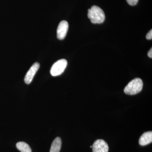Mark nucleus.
Here are the masks:
<instances>
[{"instance_id":"nucleus-9","label":"nucleus","mask_w":152,"mask_h":152,"mask_svg":"<svg viewBox=\"0 0 152 152\" xmlns=\"http://www.w3.org/2000/svg\"><path fill=\"white\" fill-rule=\"evenodd\" d=\"M16 147L21 152H32L29 145L25 142H20L17 143Z\"/></svg>"},{"instance_id":"nucleus-10","label":"nucleus","mask_w":152,"mask_h":152,"mask_svg":"<svg viewBox=\"0 0 152 152\" xmlns=\"http://www.w3.org/2000/svg\"><path fill=\"white\" fill-rule=\"evenodd\" d=\"M138 1L139 0H126L128 4L131 6L136 5L137 4Z\"/></svg>"},{"instance_id":"nucleus-12","label":"nucleus","mask_w":152,"mask_h":152,"mask_svg":"<svg viewBox=\"0 0 152 152\" xmlns=\"http://www.w3.org/2000/svg\"><path fill=\"white\" fill-rule=\"evenodd\" d=\"M148 56L150 57V58H152V48L151 49V50L149 51V52H148Z\"/></svg>"},{"instance_id":"nucleus-7","label":"nucleus","mask_w":152,"mask_h":152,"mask_svg":"<svg viewBox=\"0 0 152 152\" xmlns=\"http://www.w3.org/2000/svg\"><path fill=\"white\" fill-rule=\"evenodd\" d=\"M152 142V132L144 133L139 140V143L142 146L148 145Z\"/></svg>"},{"instance_id":"nucleus-6","label":"nucleus","mask_w":152,"mask_h":152,"mask_svg":"<svg viewBox=\"0 0 152 152\" xmlns=\"http://www.w3.org/2000/svg\"><path fill=\"white\" fill-rule=\"evenodd\" d=\"M40 64L37 62L34 63L32 66L30 68L27 73L25 76L24 81L25 83L27 84H29L32 81L33 79L37 72L39 68Z\"/></svg>"},{"instance_id":"nucleus-13","label":"nucleus","mask_w":152,"mask_h":152,"mask_svg":"<svg viewBox=\"0 0 152 152\" xmlns=\"http://www.w3.org/2000/svg\"><path fill=\"white\" fill-rule=\"evenodd\" d=\"M90 147H91V148H92V146H91Z\"/></svg>"},{"instance_id":"nucleus-8","label":"nucleus","mask_w":152,"mask_h":152,"mask_svg":"<svg viewBox=\"0 0 152 152\" xmlns=\"http://www.w3.org/2000/svg\"><path fill=\"white\" fill-rule=\"evenodd\" d=\"M61 145V139L59 137L56 138L52 143L50 152H60Z\"/></svg>"},{"instance_id":"nucleus-1","label":"nucleus","mask_w":152,"mask_h":152,"mask_svg":"<svg viewBox=\"0 0 152 152\" xmlns=\"http://www.w3.org/2000/svg\"><path fill=\"white\" fill-rule=\"evenodd\" d=\"M88 17L94 24H101L104 21L105 15L104 12L98 6L94 5L88 10Z\"/></svg>"},{"instance_id":"nucleus-2","label":"nucleus","mask_w":152,"mask_h":152,"mask_svg":"<svg viewBox=\"0 0 152 152\" xmlns=\"http://www.w3.org/2000/svg\"><path fill=\"white\" fill-rule=\"evenodd\" d=\"M143 83L140 78H136L131 81L125 87L124 91L128 95L137 94L142 89Z\"/></svg>"},{"instance_id":"nucleus-4","label":"nucleus","mask_w":152,"mask_h":152,"mask_svg":"<svg viewBox=\"0 0 152 152\" xmlns=\"http://www.w3.org/2000/svg\"><path fill=\"white\" fill-rule=\"evenodd\" d=\"M69 29V23L66 21L60 22L57 30V37L59 40H63L65 38Z\"/></svg>"},{"instance_id":"nucleus-5","label":"nucleus","mask_w":152,"mask_h":152,"mask_svg":"<svg viewBox=\"0 0 152 152\" xmlns=\"http://www.w3.org/2000/svg\"><path fill=\"white\" fill-rule=\"evenodd\" d=\"M93 152H108L109 146L105 141L98 140L94 142L92 146Z\"/></svg>"},{"instance_id":"nucleus-3","label":"nucleus","mask_w":152,"mask_h":152,"mask_svg":"<svg viewBox=\"0 0 152 152\" xmlns=\"http://www.w3.org/2000/svg\"><path fill=\"white\" fill-rule=\"evenodd\" d=\"M67 65L66 60L64 59L58 60L52 66L50 70L51 75L54 77L60 75L64 72Z\"/></svg>"},{"instance_id":"nucleus-11","label":"nucleus","mask_w":152,"mask_h":152,"mask_svg":"<svg viewBox=\"0 0 152 152\" xmlns=\"http://www.w3.org/2000/svg\"><path fill=\"white\" fill-rule=\"evenodd\" d=\"M146 39L148 40H151L152 39V30H151L147 34L146 36Z\"/></svg>"}]
</instances>
